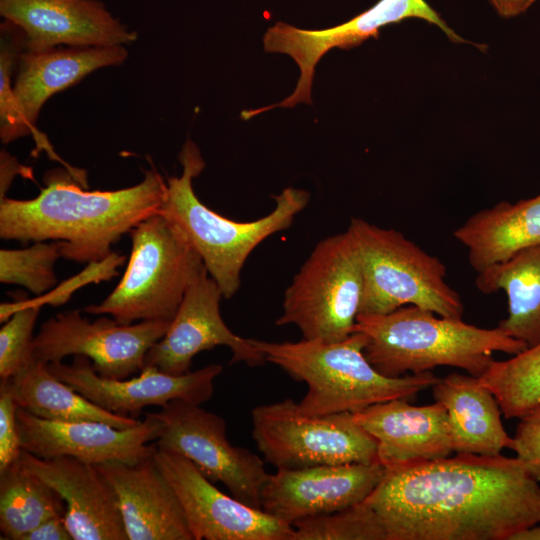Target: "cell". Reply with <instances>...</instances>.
<instances>
[{"label":"cell","mask_w":540,"mask_h":540,"mask_svg":"<svg viewBox=\"0 0 540 540\" xmlns=\"http://www.w3.org/2000/svg\"><path fill=\"white\" fill-rule=\"evenodd\" d=\"M50 372L92 403L114 414L138 419L147 406L163 407L180 399L201 405L211 399L220 364H210L182 375L144 366L138 376L111 379L99 375L89 358L75 355L71 364L48 363Z\"/></svg>","instance_id":"obj_14"},{"label":"cell","mask_w":540,"mask_h":540,"mask_svg":"<svg viewBox=\"0 0 540 540\" xmlns=\"http://www.w3.org/2000/svg\"><path fill=\"white\" fill-rule=\"evenodd\" d=\"M454 237L468 250L476 272L540 246V194L514 204L502 201L470 216Z\"/></svg>","instance_id":"obj_24"},{"label":"cell","mask_w":540,"mask_h":540,"mask_svg":"<svg viewBox=\"0 0 540 540\" xmlns=\"http://www.w3.org/2000/svg\"><path fill=\"white\" fill-rule=\"evenodd\" d=\"M169 325L161 321L123 325L105 316L89 322L79 310L67 311L42 323L33 339L32 354L47 364L83 355L99 375L126 379L143 369L147 352L165 335Z\"/></svg>","instance_id":"obj_12"},{"label":"cell","mask_w":540,"mask_h":540,"mask_svg":"<svg viewBox=\"0 0 540 540\" xmlns=\"http://www.w3.org/2000/svg\"><path fill=\"white\" fill-rule=\"evenodd\" d=\"M504 18L516 17L526 12L536 0H487Z\"/></svg>","instance_id":"obj_36"},{"label":"cell","mask_w":540,"mask_h":540,"mask_svg":"<svg viewBox=\"0 0 540 540\" xmlns=\"http://www.w3.org/2000/svg\"><path fill=\"white\" fill-rule=\"evenodd\" d=\"M1 381L7 382L18 407L43 419L97 421L119 429L141 421L102 409L56 378L47 363L34 358L10 379Z\"/></svg>","instance_id":"obj_26"},{"label":"cell","mask_w":540,"mask_h":540,"mask_svg":"<svg viewBox=\"0 0 540 540\" xmlns=\"http://www.w3.org/2000/svg\"><path fill=\"white\" fill-rule=\"evenodd\" d=\"M386 473L380 462L277 469L264 485L262 510L293 525L363 502Z\"/></svg>","instance_id":"obj_17"},{"label":"cell","mask_w":540,"mask_h":540,"mask_svg":"<svg viewBox=\"0 0 540 540\" xmlns=\"http://www.w3.org/2000/svg\"><path fill=\"white\" fill-rule=\"evenodd\" d=\"M19 459L64 499L73 540H129L116 493L95 465L69 456L43 459L25 450Z\"/></svg>","instance_id":"obj_19"},{"label":"cell","mask_w":540,"mask_h":540,"mask_svg":"<svg viewBox=\"0 0 540 540\" xmlns=\"http://www.w3.org/2000/svg\"><path fill=\"white\" fill-rule=\"evenodd\" d=\"M222 298L218 284L204 269L186 291L165 335L147 352L144 366L182 375L190 371L195 355L216 346L231 350V363L263 365L265 355L252 339L235 334L225 324L220 313Z\"/></svg>","instance_id":"obj_15"},{"label":"cell","mask_w":540,"mask_h":540,"mask_svg":"<svg viewBox=\"0 0 540 540\" xmlns=\"http://www.w3.org/2000/svg\"><path fill=\"white\" fill-rule=\"evenodd\" d=\"M513 451L528 473L540 482V407L520 418Z\"/></svg>","instance_id":"obj_34"},{"label":"cell","mask_w":540,"mask_h":540,"mask_svg":"<svg viewBox=\"0 0 540 540\" xmlns=\"http://www.w3.org/2000/svg\"><path fill=\"white\" fill-rule=\"evenodd\" d=\"M16 403L6 381L0 382V470L18 460L22 447L17 426Z\"/></svg>","instance_id":"obj_33"},{"label":"cell","mask_w":540,"mask_h":540,"mask_svg":"<svg viewBox=\"0 0 540 540\" xmlns=\"http://www.w3.org/2000/svg\"><path fill=\"white\" fill-rule=\"evenodd\" d=\"M131 253L115 289L84 312L109 315L119 324L171 323L195 279L206 269L184 230L157 212L130 232Z\"/></svg>","instance_id":"obj_6"},{"label":"cell","mask_w":540,"mask_h":540,"mask_svg":"<svg viewBox=\"0 0 540 540\" xmlns=\"http://www.w3.org/2000/svg\"><path fill=\"white\" fill-rule=\"evenodd\" d=\"M181 176L167 178L159 213L175 221L201 256L204 266L218 284L223 298H231L240 287V274L251 252L272 234L285 230L308 204L310 194L288 187L274 196L275 207L254 221L228 219L203 204L192 181L205 168L198 147L187 140L179 154Z\"/></svg>","instance_id":"obj_5"},{"label":"cell","mask_w":540,"mask_h":540,"mask_svg":"<svg viewBox=\"0 0 540 540\" xmlns=\"http://www.w3.org/2000/svg\"><path fill=\"white\" fill-rule=\"evenodd\" d=\"M24 51V33L15 24L4 20L0 26V137L3 143L29 135L13 93V78Z\"/></svg>","instance_id":"obj_31"},{"label":"cell","mask_w":540,"mask_h":540,"mask_svg":"<svg viewBox=\"0 0 540 540\" xmlns=\"http://www.w3.org/2000/svg\"><path fill=\"white\" fill-rule=\"evenodd\" d=\"M408 18L423 19L439 27L453 42H464L425 0H379L349 21L320 30L276 22L264 34V50L289 55L298 65L300 76L294 91L284 100L263 108L249 109L246 116L251 118L273 107L291 108L298 103H311L315 68L323 55L332 48L357 46L371 37H377L382 27Z\"/></svg>","instance_id":"obj_11"},{"label":"cell","mask_w":540,"mask_h":540,"mask_svg":"<svg viewBox=\"0 0 540 540\" xmlns=\"http://www.w3.org/2000/svg\"><path fill=\"white\" fill-rule=\"evenodd\" d=\"M354 331L367 336L364 354L387 377L437 366L458 367L480 377L493 362V352L516 355L528 348L499 327L486 329L462 319L436 317L413 305L387 314H358Z\"/></svg>","instance_id":"obj_3"},{"label":"cell","mask_w":540,"mask_h":540,"mask_svg":"<svg viewBox=\"0 0 540 540\" xmlns=\"http://www.w3.org/2000/svg\"><path fill=\"white\" fill-rule=\"evenodd\" d=\"M156 464L174 489L194 540H292L294 528L219 490L184 456L155 445Z\"/></svg>","instance_id":"obj_13"},{"label":"cell","mask_w":540,"mask_h":540,"mask_svg":"<svg viewBox=\"0 0 540 540\" xmlns=\"http://www.w3.org/2000/svg\"><path fill=\"white\" fill-rule=\"evenodd\" d=\"M154 414L162 423L155 441L158 448L184 456L210 481L222 483L236 499L262 509V491L269 477L264 461L229 442L221 416L180 399Z\"/></svg>","instance_id":"obj_10"},{"label":"cell","mask_w":540,"mask_h":540,"mask_svg":"<svg viewBox=\"0 0 540 540\" xmlns=\"http://www.w3.org/2000/svg\"><path fill=\"white\" fill-rule=\"evenodd\" d=\"M21 166L14 157L5 151H1V179H0V198L6 196V192L15 177L21 173Z\"/></svg>","instance_id":"obj_37"},{"label":"cell","mask_w":540,"mask_h":540,"mask_svg":"<svg viewBox=\"0 0 540 540\" xmlns=\"http://www.w3.org/2000/svg\"><path fill=\"white\" fill-rule=\"evenodd\" d=\"M17 426L22 450L39 458L69 456L97 465L109 461L137 463L151 456L162 430L154 412L137 425L119 429L97 421H53L18 407Z\"/></svg>","instance_id":"obj_16"},{"label":"cell","mask_w":540,"mask_h":540,"mask_svg":"<svg viewBox=\"0 0 540 540\" xmlns=\"http://www.w3.org/2000/svg\"><path fill=\"white\" fill-rule=\"evenodd\" d=\"M38 303H23L0 329V379L8 380L33 359V329Z\"/></svg>","instance_id":"obj_32"},{"label":"cell","mask_w":540,"mask_h":540,"mask_svg":"<svg viewBox=\"0 0 540 540\" xmlns=\"http://www.w3.org/2000/svg\"><path fill=\"white\" fill-rule=\"evenodd\" d=\"M292 540H387L385 528L365 500L348 508L295 522Z\"/></svg>","instance_id":"obj_29"},{"label":"cell","mask_w":540,"mask_h":540,"mask_svg":"<svg viewBox=\"0 0 540 540\" xmlns=\"http://www.w3.org/2000/svg\"><path fill=\"white\" fill-rule=\"evenodd\" d=\"M432 390L446 410L453 451L495 456L505 448L513 450L514 439L503 427L500 406L478 377L451 373L439 378Z\"/></svg>","instance_id":"obj_23"},{"label":"cell","mask_w":540,"mask_h":540,"mask_svg":"<svg viewBox=\"0 0 540 540\" xmlns=\"http://www.w3.org/2000/svg\"><path fill=\"white\" fill-rule=\"evenodd\" d=\"M0 15L22 30L30 52L125 46L137 39L99 0H0Z\"/></svg>","instance_id":"obj_18"},{"label":"cell","mask_w":540,"mask_h":540,"mask_svg":"<svg viewBox=\"0 0 540 540\" xmlns=\"http://www.w3.org/2000/svg\"><path fill=\"white\" fill-rule=\"evenodd\" d=\"M480 382L495 396L506 419L540 407V343L503 361L493 360Z\"/></svg>","instance_id":"obj_28"},{"label":"cell","mask_w":540,"mask_h":540,"mask_svg":"<svg viewBox=\"0 0 540 540\" xmlns=\"http://www.w3.org/2000/svg\"><path fill=\"white\" fill-rule=\"evenodd\" d=\"M252 341L266 362L306 384V394L298 405L308 415L354 413L373 404L410 399L439 380L431 371L400 377L382 375L367 360V336L360 331L331 343Z\"/></svg>","instance_id":"obj_4"},{"label":"cell","mask_w":540,"mask_h":540,"mask_svg":"<svg viewBox=\"0 0 540 540\" xmlns=\"http://www.w3.org/2000/svg\"><path fill=\"white\" fill-rule=\"evenodd\" d=\"M348 230L361 255L363 292L359 314H387L413 305L462 319L464 305L445 281L446 267L394 229L352 218Z\"/></svg>","instance_id":"obj_7"},{"label":"cell","mask_w":540,"mask_h":540,"mask_svg":"<svg viewBox=\"0 0 540 540\" xmlns=\"http://www.w3.org/2000/svg\"><path fill=\"white\" fill-rule=\"evenodd\" d=\"M20 540H73V537L64 516H55L27 532Z\"/></svg>","instance_id":"obj_35"},{"label":"cell","mask_w":540,"mask_h":540,"mask_svg":"<svg viewBox=\"0 0 540 540\" xmlns=\"http://www.w3.org/2000/svg\"><path fill=\"white\" fill-rule=\"evenodd\" d=\"M476 287L484 294L504 290L508 316L498 327L528 348L540 343V246L478 272Z\"/></svg>","instance_id":"obj_25"},{"label":"cell","mask_w":540,"mask_h":540,"mask_svg":"<svg viewBox=\"0 0 540 540\" xmlns=\"http://www.w3.org/2000/svg\"><path fill=\"white\" fill-rule=\"evenodd\" d=\"M127 56L124 46H107L24 51L19 58L13 93L22 122L33 135L37 148L45 150L51 159L61 162L72 173L77 168L59 158L45 135L37 129L39 112L54 94L75 85L97 69L122 64Z\"/></svg>","instance_id":"obj_20"},{"label":"cell","mask_w":540,"mask_h":540,"mask_svg":"<svg viewBox=\"0 0 540 540\" xmlns=\"http://www.w3.org/2000/svg\"><path fill=\"white\" fill-rule=\"evenodd\" d=\"M510 540H540V523L515 533Z\"/></svg>","instance_id":"obj_38"},{"label":"cell","mask_w":540,"mask_h":540,"mask_svg":"<svg viewBox=\"0 0 540 540\" xmlns=\"http://www.w3.org/2000/svg\"><path fill=\"white\" fill-rule=\"evenodd\" d=\"M252 437L276 469L379 462L378 443L350 412L303 413L284 399L252 409Z\"/></svg>","instance_id":"obj_9"},{"label":"cell","mask_w":540,"mask_h":540,"mask_svg":"<svg viewBox=\"0 0 540 540\" xmlns=\"http://www.w3.org/2000/svg\"><path fill=\"white\" fill-rule=\"evenodd\" d=\"M29 200L0 198V237L18 241H62V257L103 262L111 246L137 224L159 212L167 183L154 168L131 187L87 191L69 170H53Z\"/></svg>","instance_id":"obj_2"},{"label":"cell","mask_w":540,"mask_h":540,"mask_svg":"<svg viewBox=\"0 0 540 540\" xmlns=\"http://www.w3.org/2000/svg\"><path fill=\"white\" fill-rule=\"evenodd\" d=\"M62 257V241H37L23 249L0 250V281L41 295L57 283L55 263Z\"/></svg>","instance_id":"obj_30"},{"label":"cell","mask_w":540,"mask_h":540,"mask_svg":"<svg viewBox=\"0 0 540 540\" xmlns=\"http://www.w3.org/2000/svg\"><path fill=\"white\" fill-rule=\"evenodd\" d=\"M393 399L354 412L355 421L378 443L386 468L445 458L453 451L445 408L439 402L411 405Z\"/></svg>","instance_id":"obj_22"},{"label":"cell","mask_w":540,"mask_h":540,"mask_svg":"<svg viewBox=\"0 0 540 540\" xmlns=\"http://www.w3.org/2000/svg\"><path fill=\"white\" fill-rule=\"evenodd\" d=\"M365 502L387 540H510L540 523V485L517 458L457 453L386 468Z\"/></svg>","instance_id":"obj_1"},{"label":"cell","mask_w":540,"mask_h":540,"mask_svg":"<svg viewBox=\"0 0 540 540\" xmlns=\"http://www.w3.org/2000/svg\"><path fill=\"white\" fill-rule=\"evenodd\" d=\"M362 292L361 255L347 229L314 247L287 287L275 324L295 325L306 340H344L354 332Z\"/></svg>","instance_id":"obj_8"},{"label":"cell","mask_w":540,"mask_h":540,"mask_svg":"<svg viewBox=\"0 0 540 540\" xmlns=\"http://www.w3.org/2000/svg\"><path fill=\"white\" fill-rule=\"evenodd\" d=\"M61 495L20 461L0 470L1 539L20 540L42 522L65 516Z\"/></svg>","instance_id":"obj_27"},{"label":"cell","mask_w":540,"mask_h":540,"mask_svg":"<svg viewBox=\"0 0 540 540\" xmlns=\"http://www.w3.org/2000/svg\"><path fill=\"white\" fill-rule=\"evenodd\" d=\"M113 487L129 540H194L181 503L153 454L95 465Z\"/></svg>","instance_id":"obj_21"}]
</instances>
